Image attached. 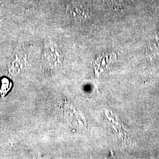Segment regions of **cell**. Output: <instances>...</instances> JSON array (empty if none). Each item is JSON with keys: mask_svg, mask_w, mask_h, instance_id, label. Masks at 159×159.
Here are the masks:
<instances>
[{"mask_svg": "<svg viewBox=\"0 0 159 159\" xmlns=\"http://www.w3.org/2000/svg\"><path fill=\"white\" fill-rule=\"evenodd\" d=\"M12 82L6 77L0 79V94L2 97L6 95L12 88Z\"/></svg>", "mask_w": 159, "mask_h": 159, "instance_id": "6da1fadb", "label": "cell"}, {"mask_svg": "<svg viewBox=\"0 0 159 159\" xmlns=\"http://www.w3.org/2000/svg\"><path fill=\"white\" fill-rule=\"evenodd\" d=\"M114 6L121 7L123 3V0H111Z\"/></svg>", "mask_w": 159, "mask_h": 159, "instance_id": "7a4b0ae2", "label": "cell"}]
</instances>
